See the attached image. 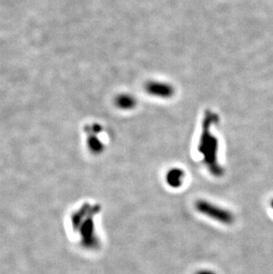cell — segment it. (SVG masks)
I'll use <instances>...</instances> for the list:
<instances>
[{
    "instance_id": "1",
    "label": "cell",
    "mask_w": 273,
    "mask_h": 274,
    "mask_svg": "<svg viewBox=\"0 0 273 274\" xmlns=\"http://www.w3.org/2000/svg\"><path fill=\"white\" fill-rule=\"evenodd\" d=\"M100 209V206L92 205L89 214L75 230L79 232L81 246L87 250H97L100 247V241L96 232L94 219Z\"/></svg>"
},
{
    "instance_id": "2",
    "label": "cell",
    "mask_w": 273,
    "mask_h": 274,
    "mask_svg": "<svg viewBox=\"0 0 273 274\" xmlns=\"http://www.w3.org/2000/svg\"><path fill=\"white\" fill-rule=\"evenodd\" d=\"M200 154L203 155V161L208 170L215 177H221L224 174L222 167L217 161V141L210 135H206L200 141L199 147Z\"/></svg>"
},
{
    "instance_id": "3",
    "label": "cell",
    "mask_w": 273,
    "mask_h": 274,
    "mask_svg": "<svg viewBox=\"0 0 273 274\" xmlns=\"http://www.w3.org/2000/svg\"><path fill=\"white\" fill-rule=\"evenodd\" d=\"M195 209L200 214L208 216L213 220L224 224H232L234 222V216L228 209L215 205L206 200H199L195 202Z\"/></svg>"
},
{
    "instance_id": "4",
    "label": "cell",
    "mask_w": 273,
    "mask_h": 274,
    "mask_svg": "<svg viewBox=\"0 0 273 274\" xmlns=\"http://www.w3.org/2000/svg\"><path fill=\"white\" fill-rule=\"evenodd\" d=\"M184 179H185V172L179 168H174L169 170L166 175V182L168 186L174 189L181 188Z\"/></svg>"
},
{
    "instance_id": "5",
    "label": "cell",
    "mask_w": 273,
    "mask_h": 274,
    "mask_svg": "<svg viewBox=\"0 0 273 274\" xmlns=\"http://www.w3.org/2000/svg\"><path fill=\"white\" fill-rule=\"evenodd\" d=\"M195 274H216L215 271L211 270H200L197 271Z\"/></svg>"
},
{
    "instance_id": "6",
    "label": "cell",
    "mask_w": 273,
    "mask_h": 274,
    "mask_svg": "<svg viewBox=\"0 0 273 274\" xmlns=\"http://www.w3.org/2000/svg\"><path fill=\"white\" fill-rule=\"evenodd\" d=\"M269 205H270V207H271L273 209V199H271V201H270V202H269Z\"/></svg>"
}]
</instances>
